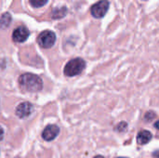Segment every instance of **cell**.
Wrapping results in <instances>:
<instances>
[{"mask_svg":"<svg viewBox=\"0 0 159 158\" xmlns=\"http://www.w3.org/2000/svg\"><path fill=\"white\" fill-rule=\"evenodd\" d=\"M29 30L24 27V26H20L18 28H16L14 31H13V34H12V39L14 42H17V43H22L24 41L27 40V38L29 37Z\"/></svg>","mask_w":159,"mask_h":158,"instance_id":"5","label":"cell"},{"mask_svg":"<svg viewBox=\"0 0 159 158\" xmlns=\"http://www.w3.org/2000/svg\"><path fill=\"white\" fill-rule=\"evenodd\" d=\"M94 158H104L103 156H95Z\"/></svg>","mask_w":159,"mask_h":158,"instance_id":"14","label":"cell"},{"mask_svg":"<svg viewBox=\"0 0 159 158\" xmlns=\"http://www.w3.org/2000/svg\"><path fill=\"white\" fill-rule=\"evenodd\" d=\"M3 137H4V130H3V129L0 127V141L3 139Z\"/></svg>","mask_w":159,"mask_h":158,"instance_id":"12","label":"cell"},{"mask_svg":"<svg viewBox=\"0 0 159 158\" xmlns=\"http://www.w3.org/2000/svg\"><path fill=\"white\" fill-rule=\"evenodd\" d=\"M153 136L151 134L150 131L148 130H142L138 133L137 136V142L140 145H144L147 144L151 140H152Z\"/></svg>","mask_w":159,"mask_h":158,"instance_id":"8","label":"cell"},{"mask_svg":"<svg viewBox=\"0 0 159 158\" xmlns=\"http://www.w3.org/2000/svg\"><path fill=\"white\" fill-rule=\"evenodd\" d=\"M48 0H30V3L34 7H41L48 3Z\"/></svg>","mask_w":159,"mask_h":158,"instance_id":"11","label":"cell"},{"mask_svg":"<svg viewBox=\"0 0 159 158\" xmlns=\"http://www.w3.org/2000/svg\"><path fill=\"white\" fill-rule=\"evenodd\" d=\"M118 158H128V157H118Z\"/></svg>","mask_w":159,"mask_h":158,"instance_id":"15","label":"cell"},{"mask_svg":"<svg viewBox=\"0 0 159 158\" xmlns=\"http://www.w3.org/2000/svg\"><path fill=\"white\" fill-rule=\"evenodd\" d=\"M56 41V35L53 32L46 30L42 32L37 38V42L40 47L44 48H50Z\"/></svg>","mask_w":159,"mask_h":158,"instance_id":"3","label":"cell"},{"mask_svg":"<svg viewBox=\"0 0 159 158\" xmlns=\"http://www.w3.org/2000/svg\"><path fill=\"white\" fill-rule=\"evenodd\" d=\"M60 133V129L56 125H49L42 132V137L45 141L50 142L53 141Z\"/></svg>","mask_w":159,"mask_h":158,"instance_id":"7","label":"cell"},{"mask_svg":"<svg viewBox=\"0 0 159 158\" xmlns=\"http://www.w3.org/2000/svg\"><path fill=\"white\" fill-rule=\"evenodd\" d=\"M33 109H34L33 105L30 102H24L20 103L17 106V108H16V115L20 118H25V117H28L32 114Z\"/></svg>","mask_w":159,"mask_h":158,"instance_id":"6","label":"cell"},{"mask_svg":"<svg viewBox=\"0 0 159 158\" xmlns=\"http://www.w3.org/2000/svg\"><path fill=\"white\" fill-rule=\"evenodd\" d=\"M20 87L28 92H38L43 88L42 79L34 74H23L19 78Z\"/></svg>","mask_w":159,"mask_h":158,"instance_id":"1","label":"cell"},{"mask_svg":"<svg viewBox=\"0 0 159 158\" xmlns=\"http://www.w3.org/2000/svg\"><path fill=\"white\" fill-rule=\"evenodd\" d=\"M108 8H109V2L107 0H100L99 2H97L91 7L90 11L93 17L99 19V18H102L106 14Z\"/></svg>","mask_w":159,"mask_h":158,"instance_id":"4","label":"cell"},{"mask_svg":"<svg viewBox=\"0 0 159 158\" xmlns=\"http://www.w3.org/2000/svg\"><path fill=\"white\" fill-rule=\"evenodd\" d=\"M86 67V62L81 58H75L71 60L64 67V74L66 76H75L82 73V71Z\"/></svg>","mask_w":159,"mask_h":158,"instance_id":"2","label":"cell"},{"mask_svg":"<svg viewBox=\"0 0 159 158\" xmlns=\"http://www.w3.org/2000/svg\"><path fill=\"white\" fill-rule=\"evenodd\" d=\"M155 127L157 128V129H158L159 130V120L157 122V123H156V124H155Z\"/></svg>","mask_w":159,"mask_h":158,"instance_id":"13","label":"cell"},{"mask_svg":"<svg viewBox=\"0 0 159 158\" xmlns=\"http://www.w3.org/2000/svg\"><path fill=\"white\" fill-rule=\"evenodd\" d=\"M10 22H11V15L9 13L6 12L0 16V28L6 29L7 27L9 26Z\"/></svg>","mask_w":159,"mask_h":158,"instance_id":"9","label":"cell"},{"mask_svg":"<svg viewBox=\"0 0 159 158\" xmlns=\"http://www.w3.org/2000/svg\"><path fill=\"white\" fill-rule=\"evenodd\" d=\"M67 13V8L65 7H57L52 11V18L53 19H60L62 18L66 15Z\"/></svg>","mask_w":159,"mask_h":158,"instance_id":"10","label":"cell"}]
</instances>
